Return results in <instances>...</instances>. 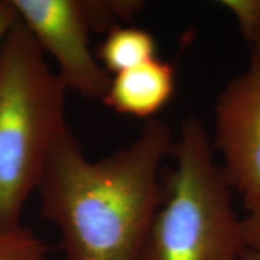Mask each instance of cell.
Listing matches in <instances>:
<instances>
[{"instance_id": "3", "label": "cell", "mask_w": 260, "mask_h": 260, "mask_svg": "<svg viewBox=\"0 0 260 260\" xmlns=\"http://www.w3.org/2000/svg\"><path fill=\"white\" fill-rule=\"evenodd\" d=\"M171 157L174 167L142 260H242L241 218L203 123H182Z\"/></svg>"}, {"instance_id": "11", "label": "cell", "mask_w": 260, "mask_h": 260, "mask_svg": "<svg viewBox=\"0 0 260 260\" xmlns=\"http://www.w3.org/2000/svg\"><path fill=\"white\" fill-rule=\"evenodd\" d=\"M17 18V12L11 0H0V45Z\"/></svg>"}, {"instance_id": "12", "label": "cell", "mask_w": 260, "mask_h": 260, "mask_svg": "<svg viewBox=\"0 0 260 260\" xmlns=\"http://www.w3.org/2000/svg\"><path fill=\"white\" fill-rule=\"evenodd\" d=\"M252 46V59H260V25L254 39L251 42Z\"/></svg>"}, {"instance_id": "2", "label": "cell", "mask_w": 260, "mask_h": 260, "mask_svg": "<svg viewBox=\"0 0 260 260\" xmlns=\"http://www.w3.org/2000/svg\"><path fill=\"white\" fill-rule=\"evenodd\" d=\"M68 88L17 18L0 45V225L22 224L48 158L69 130Z\"/></svg>"}, {"instance_id": "13", "label": "cell", "mask_w": 260, "mask_h": 260, "mask_svg": "<svg viewBox=\"0 0 260 260\" xmlns=\"http://www.w3.org/2000/svg\"><path fill=\"white\" fill-rule=\"evenodd\" d=\"M242 260H260V251L246 248L245 253H243Z\"/></svg>"}, {"instance_id": "7", "label": "cell", "mask_w": 260, "mask_h": 260, "mask_svg": "<svg viewBox=\"0 0 260 260\" xmlns=\"http://www.w3.org/2000/svg\"><path fill=\"white\" fill-rule=\"evenodd\" d=\"M157 58V41L145 29L119 25L106 32L98 59L110 75L119 74Z\"/></svg>"}, {"instance_id": "10", "label": "cell", "mask_w": 260, "mask_h": 260, "mask_svg": "<svg viewBox=\"0 0 260 260\" xmlns=\"http://www.w3.org/2000/svg\"><path fill=\"white\" fill-rule=\"evenodd\" d=\"M241 233L247 248L260 251V201L247 210L241 218Z\"/></svg>"}, {"instance_id": "9", "label": "cell", "mask_w": 260, "mask_h": 260, "mask_svg": "<svg viewBox=\"0 0 260 260\" xmlns=\"http://www.w3.org/2000/svg\"><path fill=\"white\" fill-rule=\"evenodd\" d=\"M222 5L234 15L242 35L251 44L260 25V0H224Z\"/></svg>"}, {"instance_id": "5", "label": "cell", "mask_w": 260, "mask_h": 260, "mask_svg": "<svg viewBox=\"0 0 260 260\" xmlns=\"http://www.w3.org/2000/svg\"><path fill=\"white\" fill-rule=\"evenodd\" d=\"M212 146L246 210L260 201V59L226 83L214 105Z\"/></svg>"}, {"instance_id": "4", "label": "cell", "mask_w": 260, "mask_h": 260, "mask_svg": "<svg viewBox=\"0 0 260 260\" xmlns=\"http://www.w3.org/2000/svg\"><path fill=\"white\" fill-rule=\"evenodd\" d=\"M44 53L58 65L68 90L87 99L105 95L111 75L90 48L93 31L84 0H11Z\"/></svg>"}, {"instance_id": "8", "label": "cell", "mask_w": 260, "mask_h": 260, "mask_svg": "<svg viewBox=\"0 0 260 260\" xmlns=\"http://www.w3.org/2000/svg\"><path fill=\"white\" fill-rule=\"evenodd\" d=\"M48 247L29 228L0 225V260H48Z\"/></svg>"}, {"instance_id": "1", "label": "cell", "mask_w": 260, "mask_h": 260, "mask_svg": "<svg viewBox=\"0 0 260 260\" xmlns=\"http://www.w3.org/2000/svg\"><path fill=\"white\" fill-rule=\"evenodd\" d=\"M175 140L151 119L134 141L89 160L69 129L39 183L42 217L57 228L67 260H142L164 200L161 165Z\"/></svg>"}, {"instance_id": "6", "label": "cell", "mask_w": 260, "mask_h": 260, "mask_svg": "<svg viewBox=\"0 0 260 260\" xmlns=\"http://www.w3.org/2000/svg\"><path fill=\"white\" fill-rule=\"evenodd\" d=\"M175 84L174 65L154 58L111 76L103 102L122 115L151 118L171 99Z\"/></svg>"}]
</instances>
